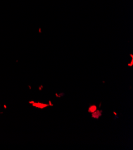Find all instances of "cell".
<instances>
[{
	"mask_svg": "<svg viewBox=\"0 0 133 150\" xmlns=\"http://www.w3.org/2000/svg\"><path fill=\"white\" fill-rule=\"evenodd\" d=\"M92 117L94 118H99L101 115V111L97 110V111H95L94 112H92Z\"/></svg>",
	"mask_w": 133,
	"mask_h": 150,
	"instance_id": "cell-1",
	"label": "cell"
},
{
	"mask_svg": "<svg viewBox=\"0 0 133 150\" xmlns=\"http://www.w3.org/2000/svg\"><path fill=\"white\" fill-rule=\"evenodd\" d=\"M96 110H97L96 106L93 105V106H91V107L89 108V109H88V112H94Z\"/></svg>",
	"mask_w": 133,
	"mask_h": 150,
	"instance_id": "cell-2",
	"label": "cell"
}]
</instances>
